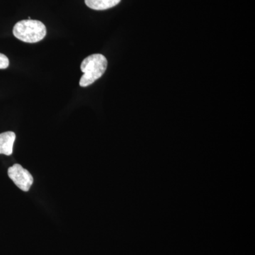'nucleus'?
<instances>
[{"label": "nucleus", "instance_id": "1", "mask_svg": "<svg viewBox=\"0 0 255 255\" xmlns=\"http://www.w3.org/2000/svg\"><path fill=\"white\" fill-rule=\"evenodd\" d=\"M107 65L108 62L103 55L94 54L87 57L80 65L84 73L80 78V86H89L100 79L105 73Z\"/></svg>", "mask_w": 255, "mask_h": 255}, {"label": "nucleus", "instance_id": "3", "mask_svg": "<svg viewBox=\"0 0 255 255\" xmlns=\"http://www.w3.org/2000/svg\"><path fill=\"white\" fill-rule=\"evenodd\" d=\"M8 175L14 182L16 187L21 190L28 191L33 184V177L27 169L23 168L22 166L15 164L8 169Z\"/></svg>", "mask_w": 255, "mask_h": 255}, {"label": "nucleus", "instance_id": "6", "mask_svg": "<svg viewBox=\"0 0 255 255\" xmlns=\"http://www.w3.org/2000/svg\"><path fill=\"white\" fill-rule=\"evenodd\" d=\"M9 65V59L6 55L0 53V69H6Z\"/></svg>", "mask_w": 255, "mask_h": 255}, {"label": "nucleus", "instance_id": "2", "mask_svg": "<svg viewBox=\"0 0 255 255\" xmlns=\"http://www.w3.org/2000/svg\"><path fill=\"white\" fill-rule=\"evenodd\" d=\"M44 23L38 20H22L16 23L13 28L14 36L25 43H37L46 35Z\"/></svg>", "mask_w": 255, "mask_h": 255}, {"label": "nucleus", "instance_id": "5", "mask_svg": "<svg viewBox=\"0 0 255 255\" xmlns=\"http://www.w3.org/2000/svg\"><path fill=\"white\" fill-rule=\"evenodd\" d=\"M88 7L95 10H105L117 6L121 0H85Z\"/></svg>", "mask_w": 255, "mask_h": 255}, {"label": "nucleus", "instance_id": "4", "mask_svg": "<svg viewBox=\"0 0 255 255\" xmlns=\"http://www.w3.org/2000/svg\"><path fill=\"white\" fill-rule=\"evenodd\" d=\"M16 135L14 132L7 131L0 134V154L11 155Z\"/></svg>", "mask_w": 255, "mask_h": 255}]
</instances>
